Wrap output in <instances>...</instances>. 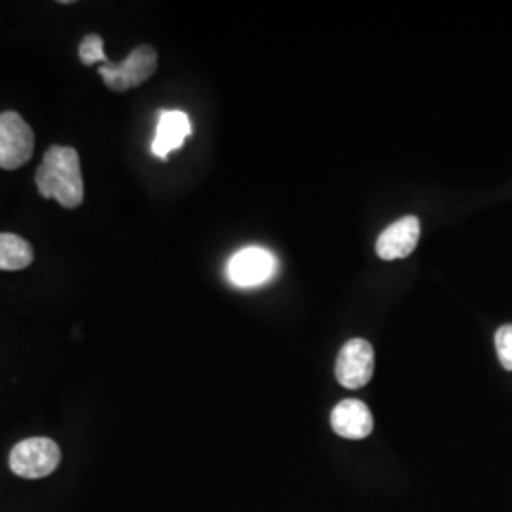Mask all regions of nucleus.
<instances>
[{
    "label": "nucleus",
    "instance_id": "7ed1b4c3",
    "mask_svg": "<svg viewBox=\"0 0 512 512\" xmlns=\"http://www.w3.org/2000/svg\"><path fill=\"white\" fill-rule=\"evenodd\" d=\"M61 461V450L57 442L46 437H33L18 442L10 452V469L14 475L38 480L52 475Z\"/></svg>",
    "mask_w": 512,
    "mask_h": 512
},
{
    "label": "nucleus",
    "instance_id": "20e7f679",
    "mask_svg": "<svg viewBox=\"0 0 512 512\" xmlns=\"http://www.w3.org/2000/svg\"><path fill=\"white\" fill-rule=\"evenodd\" d=\"M35 152V133L21 118L8 110L0 114V169L14 171L27 164Z\"/></svg>",
    "mask_w": 512,
    "mask_h": 512
},
{
    "label": "nucleus",
    "instance_id": "0eeeda50",
    "mask_svg": "<svg viewBox=\"0 0 512 512\" xmlns=\"http://www.w3.org/2000/svg\"><path fill=\"white\" fill-rule=\"evenodd\" d=\"M421 226L418 217H404L387 226L376 241V253L382 260H399L412 255L420 241Z\"/></svg>",
    "mask_w": 512,
    "mask_h": 512
},
{
    "label": "nucleus",
    "instance_id": "39448f33",
    "mask_svg": "<svg viewBox=\"0 0 512 512\" xmlns=\"http://www.w3.org/2000/svg\"><path fill=\"white\" fill-rule=\"evenodd\" d=\"M226 272L238 287L264 285L277 272V258L264 247H245L228 260Z\"/></svg>",
    "mask_w": 512,
    "mask_h": 512
},
{
    "label": "nucleus",
    "instance_id": "f257e3e1",
    "mask_svg": "<svg viewBox=\"0 0 512 512\" xmlns=\"http://www.w3.org/2000/svg\"><path fill=\"white\" fill-rule=\"evenodd\" d=\"M38 194L55 200L65 209H76L84 202V177L80 156L73 147L48 148L35 175Z\"/></svg>",
    "mask_w": 512,
    "mask_h": 512
},
{
    "label": "nucleus",
    "instance_id": "f03ea898",
    "mask_svg": "<svg viewBox=\"0 0 512 512\" xmlns=\"http://www.w3.org/2000/svg\"><path fill=\"white\" fill-rule=\"evenodd\" d=\"M156 67H158V52L152 46L143 44L135 48L120 63H112L107 59L97 71L105 80V86L109 90L124 93L145 84L148 78L156 73Z\"/></svg>",
    "mask_w": 512,
    "mask_h": 512
},
{
    "label": "nucleus",
    "instance_id": "423d86ee",
    "mask_svg": "<svg viewBox=\"0 0 512 512\" xmlns=\"http://www.w3.org/2000/svg\"><path fill=\"white\" fill-rule=\"evenodd\" d=\"M374 374V349L363 340L353 338L344 344L336 359V378L348 389L365 387Z\"/></svg>",
    "mask_w": 512,
    "mask_h": 512
},
{
    "label": "nucleus",
    "instance_id": "f8f14e48",
    "mask_svg": "<svg viewBox=\"0 0 512 512\" xmlns=\"http://www.w3.org/2000/svg\"><path fill=\"white\" fill-rule=\"evenodd\" d=\"M495 349L499 355V363L505 370L512 372V325H503L495 332Z\"/></svg>",
    "mask_w": 512,
    "mask_h": 512
},
{
    "label": "nucleus",
    "instance_id": "1a4fd4ad",
    "mask_svg": "<svg viewBox=\"0 0 512 512\" xmlns=\"http://www.w3.org/2000/svg\"><path fill=\"white\" fill-rule=\"evenodd\" d=\"M192 133L188 116L181 110L160 112L158 129L152 141V154L158 158H167L173 150L183 147L184 139Z\"/></svg>",
    "mask_w": 512,
    "mask_h": 512
},
{
    "label": "nucleus",
    "instance_id": "9b49d317",
    "mask_svg": "<svg viewBox=\"0 0 512 512\" xmlns=\"http://www.w3.org/2000/svg\"><path fill=\"white\" fill-rule=\"evenodd\" d=\"M78 57L82 61V65L92 67L95 63H105L109 57L105 55V42L99 35H86L84 40L80 42L78 48Z\"/></svg>",
    "mask_w": 512,
    "mask_h": 512
},
{
    "label": "nucleus",
    "instance_id": "6e6552de",
    "mask_svg": "<svg viewBox=\"0 0 512 512\" xmlns=\"http://www.w3.org/2000/svg\"><path fill=\"white\" fill-rule=\"evenodd\" d=\"M330 423L336 435L351 440L366 439L374 429V420L368 406L357 399L336 404L330 414Z\"/></svg>",
    "mask_w": 512,
    "mask_h": 512
},
{
    "label": "nucleus",
    "instance_id": "9d476101",
    "mask_svg": "<svg viewBox=\"0 0 512 512\" xmlns=\"http://www.w3.org/2000/svg\"><path fill=\"white\" fill-rule=\"evenodd\" d=\"M35 260V251L29 241L18 234L0 232V270L18 272L31 266Z\"/></svg>",
    "mask_w": 512,
    "mask_h": 512
}]
</instances>
